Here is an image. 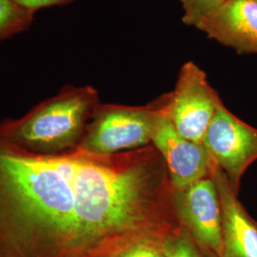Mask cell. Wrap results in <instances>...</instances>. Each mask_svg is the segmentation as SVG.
I'll use <instances>...</instances> for the list:
<instances>
[{
  "label": "cell",
  "mask_w": 257,
  "mask_h": 257,
  "mask_svg": "<svg viewBox=\"0 0 257 257\" xmlns=\"http://www.w3.org/2000/svg\"><path fill=\"white\" fill-rule=\"evenodd\" d=\"M19 5L28 10L32 13H36L37 11L43 8H49L53 6L65 5L73 0H15Z\"/></svg>",
  "instance_id": "obj_14"
},
{
  "label": "cell",
  "mask_w": 257,
  "mask_h": 257,
  "mask_svg": "<svg viewBox=\"0 0 257 257\" xmlns=\"http://www.w3.org/2000/svg\"><path fill=\"white\" fill-rule=\"evenodd\" d=\"M152 144L165 162L174 190H183L211 176L214 162L206 148L178 135L168 112Z\"/></svg>",
  "instance_id": "obj_7"
},
{
  "label": "cell",
  "mask_w": 257,
  "mask_h": 257,
  "mask_svg": "<svg viewBox=\"0 0 257 257\" xmlns=\"http://www.w3.org/2000/svg\"><path fill=\"white\" fill-rule=\"evenodd\" d=\"M203 253H204V257H218L216 254H214L213 252L208 251V250H203Z\"/></svg>",
  "instance_id": "obj_15"
},
{
  "label": "cell",
  "mask_w": 257,
  "mask_h": 257,
  "mask_svg": "<svg viewBox=\"0 0 257 257\" xmlns=\"http://www.w3.org/2000/svg\"><path fill=\"white\" fill-rule=\"evenodd\" d=\"M34 15L15 0H0V40L26 31L34 21Z\"/></svg>",
  "instance_id": "obj_11"
},
{
  "label": "cell",
  "mask_w": 257,
  "mask_h": 257,
  "mask_svg": "<svg viewBox=\"0 0 257 257\" xmlns=\"http://www.w3.org/2000/svg\"><path fill=\"white\" fill-rule=\"evenodd\" d=\"M157 200L138 150L44 156L0 138V257H91L150 227Z\"/></svg>",
  "instance_id": "obj_1"
},
{
  "label": "cell",
  "mask_w": 257,
  "mask_h": 257,
  "mask_svg": "<svg viewBox=\"0 0 257 257\" xmlns=\"http://www.w3.org/2000/svg\"><path fill=\"white\" fill-rule=\"evenodd\" d=\"M174 202L180 225L191 233L197 245L220 257V200L211 176L183 190H174Z\"/></svg>",
  "instance_id": "obj_6"
},
{
  "label": "cell",
  "mask_w": 257,
  "mask_h": 257,
  "mask_svg": "<svg viewBox=\"0 0 257 257\" xmlns=\"http://www.w3.org/2000/svg\"><path fill=\"white\" fill-rule=\"evenodd\" d=\"M100 104L91 86H66L22 117L0 121V138L37 155L74 152Z\"/></svg>",
  "instance_id": "obj_2"
},
{
  "label": "cell",
  "mask_w": 257,
  "mask_h": 257,
  "mask_svg": "<svg viewBox=\"0 0 257 257\" xmlns=\"http://www.w3.org/2000/svg\"><path fill=\"white\" fill-rule=\"evenodd\" d=\"M168 257H204V253L191 233L181 227L169 241Z\"/></svg>",
  "instance_id": "obj_12"
},
{
  "label": "cell",
  "mask_w": 257,
  "mask_h": 257,
  "mask_svg": "<svg viewBox=\"0 0 257 257\" xmlns=\"http://www.w3.org/2000/svg\"><path fill=\"white\" fill-rule=\"evenodd\" d=\"M202 144L238 193L243 175L257 160V128L234 115L221 100Z\"/></svg>",
  "instance_id": "obj_4"
},
{
  "label": "cell",
  "mask_w": 257,
  "mask_h": 257,
  "mask_svg": "<svg viewBox=\"0 0 257 257\" xmlns=\"http://www.w3.org/2000/svg\"><path fill=\"white\" fill-rule=\"evenodd\" d=\"M228 0H180L184 11V23L197 26L211 12Z\"/></svg>",
  "instance_id": "obj_13"
},
{
  "label": "cell",
  "mask_w": 257,
  "mask_h": 257,
  "mask_svg": "<svg viewBox=\"0 0 257 257\" xmlns=\"http://www.w3.org/2000/svg\"><path fill=\"white\" fill-rule=\"evenodd\" d=\"M219 195L222 224L220 257H257V222L238 200L226 175L214 164L211 170Z\"/></svg>",
  "instance_id": "obj_8"
},
{
  "label": "cell",
  "mask_w": 257,
  "mask_h": 257,
  "mask_svg": "<svg viewBox=\"0 0 257 257\" xmlns=\"http://www.w3.org/2000/svg\"><path fill=\"white\" fill-rule=\"evenodd\" d=\"M220 101L206 74L190 61L181 68L175 90L169 93L168 116L178 135L202 144Z\"/></svg>",
  "instance_id": "obj_5"
},
{
  "label": "cell",
  "mask_w": 257,
  "mask_h": 257,
  "mask_svg": "<svg viewBox=\"0 0 257 257\" xmlns=\"http://www.w3.org/2000/svg\"><path fill=\"white\" fill-rule=\"evenodd\" d=\"M178 230H143L122 235L102 245L91 257H168L169 241Z\"/></svg>",
  "instance_id": "obj_10"
},
{
  "label": "cell",
  "mask_w": 257,
  "mask_h": 257,
  "mask_svg": "<svg viewBox=\"0 0 257 257\" xmlns=\"http://www.w3.org/2000/svg\"><path fill=\"white\" fill-rule=\"evenodd\" d=\"M168 104L169 93L145 106L100 104L76 150L110 156L152 145Z\"/></svg>",
  "instance_id": "obj_3"
},
{
  "label": "cell",
  "mask_w": 257,
  "mask_h": 257,
  "mask_svg": "<svg viewBox=\"0 0 257 257\" xmlns=\"http://www.w3.org/2000/svg\"><path fill=\"white\" fill-rule=\"evenodd\" d=\"M196 28L238 54L257 55L256 0H228Z\"/></svg>",
  "instance_id": "obj_9"
},
{
  "label": "cell",
  "mask_w": 257,
  "mask_h": 257,
  "mask_svg": "<svg viewBox=\"0 0 257 257\" xmlns=\"http://www.w3.org/2000/svg\"><path fill=\"white\" fill-rule=\"evenodd\" d=\"M256 1H257V0H256Z\"/></svg>",
  "instance_id": "obj_16"
}]
</instances>
